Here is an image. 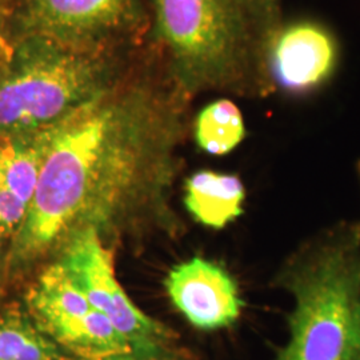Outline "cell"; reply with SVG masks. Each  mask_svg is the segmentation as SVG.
<instances>
[{
  "label": "cell",
  "mask_w": 360,
  "mask_h": 360,
  "mask_svg": "<svg viewBox=\"0 0 360 360\" xmlns=\"http://www.w3.org/2000/svg\"><path fill=\"white\" fill-rule=\"evenodd\" d=\"M141 15V0H26L22 35L86 50L126 46Z\"/></svg>",
  "instance_id": "7"
},
{
  "label": "cell",
  "mask_w": 360,
  "mask_h": 360,
  "mask_svg": "<svg viewBox=\"0 0 360 360\" xmlns=\"http://www.w3.org/2000/svg\"><path fill=\"white\" fill-rule=\"evenodd\" d=\"M190 101L155 50L129 59L107 89L51 129L8 267L59 254L89 229L111 248L154 229L178 230L169 193Z\"/></svg>",
  "instance_id": "1"
},
{
  "label": "cell",
  "mask_w": 360,
  "mask_h": 360,
  "mask_svg": "<svg viewBox=\"0 0 360 360\" xmlns=\"http://www.w3.org/2000/svg\"><path fill=\"white\" fill-rule=\"evenodd\" d=\"M126 52V46L86 50L22 35L0 63V134L28 136L58 126L120 75Z\"/></svg>",
  "instance_id": "4"
},
{
  "label": "cell",
  "mask_w": 360,
  "mask_h": 360,
  "mask_svg": "<svg viewBox=\"0 0 360 360\" xmlns=\"http://www.w3.org/2000/svg\"><path fill=\"white\" fill-rule=\"evenodd\" d=\"M0 360H70L27 309L0 311Z\"/></svg>",
  "instance_id": "11"
},
{
  "label": "cell",
  "mask_w": 360,
  "mask_h": 360,
  "mask_svg": "<svg viewBox=\"0 0 360 360\" xmlns=\"http://www.w3.org/2000/svg\"><path fill=\"white\" fill-rule=\"evenodd\" d=\"M58 255L77 288L129 340L131 347L175 340L174 331L144 314L126 294L116 278L112 248L95 230L75 233Z\"/></svg>",
  "instance_id": "6"
},
{
  "label": "cell",
  "mask_w": 360,
  "mask_h": 360,
  "mask_svg": "<svg viewBox=\"0 0 360 360\" xmlns=\"http://www.w3.org/2000/svg\"><path fill=\"white\" fill-rule=\"evenodd\" d=\"M13 51V46L6 41V39L1 37L0 34V63H3Z\"/></svg>",
  "instance_id": "14"
},
{
  "label": "cell",
  "mask_w": 360,
  "mask_h": 360,
  "mask_svg": "<svg viewBox=\"0 0 360 360\" xmlns=\"http://www.w3.org/2000/svg\"><path fill=\"white\" fill-rule=\"evenodd\" d=\"M166 291L186 321L202 331H218L238 322L243 299L231 274L218 263L195 257L168 272Z\"/></svg>",
  "instance_id": "9"
},
{
  "label": "cell",
  "mask_w": 360,
  "mask_h": 360,
  "mask_svg": "<svg viewBox=\"0 0 360 360\" xmlns=\"http://www.w3.org/2000/svg\"><path fill=\"white\" fill-rule=\"evenodd\" d=\"M26 309L70 358L94 359L131 348L129 340L77 288L58 259L30 287Z\"/></svg>",
  "instance_id": "5"
},
{
  "label": "cell",
  "mask_w": 360,
  "mask_h": 360,
  "mask_svg": "<svg viewBox=\"0 0 360 360\" xmlns=\"http://www.w3.org/2000/svg\"><path fill=\"white\" fill-rule=\"evenodd\" d=\"M156 50L190 99L205 91L269 96L278 0H151Z\"/></svg>",
  "instance_id": "2"
},
{
  "label": "cell",
  "mask_w": 360,
  "mask_h": 360,
  "mask_svg": "<svg viewBox=\"0 0 360 360\" xmlns=\"http://www.w3.org/2000/svg\"><path fill=\"white\" fill-rule=\"evenodd\" d=\"M193 138L206 154H230L245 141L242 111L230 99H218L207 104L193 122Z\"/></svg>",
  "instance_id": "12"
},
{
  "label": "cell",
  "mask_w": 360,
  "mask_h": 360,
  "mask_svg": "<svg viewBox=\"0 0 360 360\" xmlns=\"http://www.w3.org/2000/svg\"><path fill=\"white\" fill-rule=\"evenodd\" d=\"M70 360H193V358L187 351L176 347L172 342L166 345L134 346L127 351L105 355L102 358H94V359L70 358Z\"/></svg>",
  "instance_id": "13"
},
{
  "label": "cell",
  "mask_w": 360,
  "mask_h": 360,
  "mask_svg": "<svg viewBox=\"0 0 360 360\" xmlns=\"http://www.w3.org/2000/svg\"><path fill=\"white\" fill-rule=\"evenodd\" d=\"M339 47L334 34L316 20L281 23L267 49V70L275 90L307 95L335 74Z\"/></svg>",
  "instance_id": "8"
},
{
  "label": "cell",
  "mask_w": 360,
  "mask_h": 360,
  "mask_svg": "<svg viewBox=\"0 0 360 360\" xmlns=\"http://www.w3.org/2000/svg\"><path fill=\"white\" fill-rule=\"evenodd\" d=\"M291 297L288 338L271 360H360V221L309 236L272 278Z\"/></svg>",
  "instance_id": "3"
},
{
  "label": "cell",
  "mask_w": 360,
  "mask_h": 360,
  "mask_svg": "<svg viewBox=\"0 0 360 360\" xmlns=\"http://www.w3.org/2000/svg\"><path fill=\"white\" fill-rule=\"evenodd\" d=\"M0 266H1V257H0Z\"/></svg>",
  "instance_id": "16"
},
{
  "label": "cell",
  "mask_w": 360,
  "mask_h": 360,
  "mask_svg": "<svg viewBox=\"0 0 360 360\" xmlns=\"http://www.w3.org/2000/svg\"><path fill=\"white\" fill-rule=\"evenodd\" d=\"M356 172H358V178H359V186H360V160L358 162V166H356Z\"/></svg>",
  "instance_id": "15"
},
{
  "label": "cell",
  "mask_w": 360,
  "mask_h": 360,
  "mask_svg": "<svg viewBox=\"0 0 360 360\" xmlns=\"http://www.w3.org/2000/svg\"><path fill=\"white\" fill-rule=\"evenodd\" d=\"M245 187L233 174L200 169L184 183V205L199 224L221 230L243 214Z\"/></svg>",
  "instance_id": "10"
}]
</instances>
